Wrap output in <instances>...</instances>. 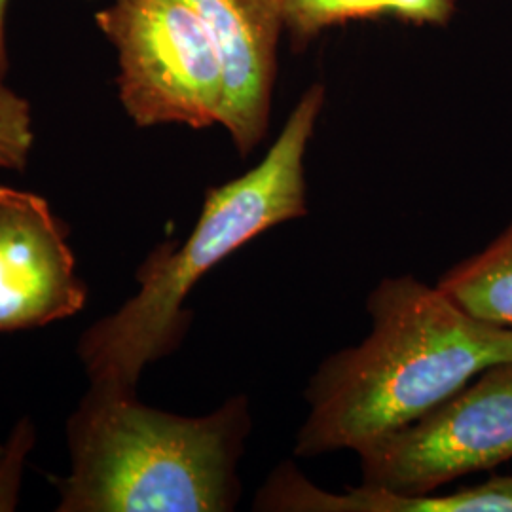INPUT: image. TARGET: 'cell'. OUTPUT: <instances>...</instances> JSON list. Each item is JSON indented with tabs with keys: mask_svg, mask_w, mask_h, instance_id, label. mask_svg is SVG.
Here are the masks:
<instances>
[{
	"mask_svg": "<svg viewBox=\"0 0 512 512\" xmlns=\"http://www.w3.org/2000/svg\"><path fill=\"white\" fill-rule=\"evenodd\" d=\"M366 313L370 334L329 355L306 385L296 458L355 452L512 361V330L476 319L416 275L384 277L366 296Z\"/></svg>",
	"mask_w": 512,
	"mask_h": 512,
	"instance_id": "6da1fadb",
	"label": "cell"
},
{
	"mask_svg": "<svg viewBox=\"0 0 512 512\" xmlns=\"http://www.w3.org/2000/svg\"><path fill=\"white\" fill-rule=\"evenodd\" d=\"M325 103V84L313 82L264 158L205 192L190 236L148 253L135 274L139 291L78 340L76 353L90 384L137 391L148 365L181 348L194 315L184 302L203 275L264 232L310 213L306 154Z\"/></svg>",
	"mask_w": 512,
	"mask_h": 512,
	"instance_id": "7a4b0ae2",
	"label": "cell"
},
{
	"mask_svg": "<svg viewBox=\"0 0 512 512\" xmlns=\"http://www.w3.org/2000/svg\"><path fill=\"white\" fill-rule=\"evenodd\" d=\"M253 418L247 395L205 416L141 403L90 384L67 421L71 469L52 478L59 512H230Z\"/></svg>",
	"mask_w": 512,
	"mask_h": 512,
	"instance_id": "3957f363",
	"label": "cell"
},
{
	"mask_svg": "<svg viewBox=\"0 0 512 512\" xmlns=\"http://www.w3.org/2000/svg\"><path fill=\"white\" fill-rule=\"evenodd\" d=\"M118 63V99L137 128L220 126L224 71L183 0H112L95 14Z\"/></svg>",
	"mask_w": 512,
	"mask_h": 512,
	"instance_id": "277c9868",
	"label": "cell"
},
{
	"mask_svg": "<svg viewBox=\"0 0 512 512\" xmlns=\"http://www.w3.org/2000/svg\"><path fill=\"white\" fill-rule=\"evenodd\" d=\"M363 484L425 495L512 459V361L480 372L418 420L355 450Z\"/></svg>",
	"mask_w": 512,
	"mask_h": 512,
	"instance_id": "5b68a950",
	"label": "cell"
},
{
	"mask_svg": "<svg viewBox=\"0 0 512 512\" xmlns=\"http://www.w3.org/2000/svg\"><path fill=\"white\" fill-rule=\"evenodd\" d=\"M69 228L46 198L0 186V332L40 329L84 310Z\"/></svg>",
	"mask_w": 512,
	"mask_h": 512,
	"instance_id": "8992f818",
	"label": "cell"
},
{
	"mask_svg": "<svg viewBox=\"0 0 512 512\" xmlns=\"http://www.w3.org/2000/svg\"><path fill=\"white\" fill-rule=\"evenodd\" d=\"M215 40L224 71L220 126L241 158L268 137L279 42L285 35L279 0H183Z\"/></svg>",
	"mask_w": 512,
	"mask_h": 512,
	"instance_id": "52a82bcc",
	"label": "cell"
},
{
	"mask_svg": "<svg viewBox=\"0 0 512 512\" xmlns=\"http://www.w3.org/2000/svg\"><path fill=\"white\" fill-rule=\"evenodd\" d=\"M253 511L512 512V475L492 476L450 494H395L365 484L334 494L315 486L293 459H287L258 488Z\"/></svg>",
	"mask_w": 512,
	"mask_h": 512,
	"instance_id": "ba28073f",
	"label": "cell"
},
{
	"mask_svg": "<svg viewBox=\"0 0 512 512\" xmlns=\"http://www.w3.org/2000/svg\"><path fill=\"white\" fill-rule=\"evenodd\" d=\"M285 35L294 52H304L332 27L353 21H397L412 27L452 23L456 0H279Z\"/></svg>",
	"mask_w": 512,
	"mask_h": 512,
	"instance_id": "9c48e42d",
	"label": "cell"
},
{
	"mask_svg": "<svg viewBox=\"0 0 512 512\" xmlns=\"http://www.w3.org/2000/svg\"><path fill=\"white\" fill-rule=\"evenodd\" d=\"M437 287L476 319L512 330V219L484 249L440 275Z\"/></svg>",
	"mask_w": 512,
	"mask_h": 512,
	"instance_id": "30bf717a",
	"label": "cell"
},
{
	"mask_svg": "<svg viewBox=\"0 0 512 512\" xmlns=\"http://www.w3.org/2000/svg\"><path fill=\"white\" fill-rule=\"evenodd\" d=\"M35 147L31 103L0 78V171H23Z\"/></svg>",
	"mask_w": 512,
	"mask_h": 512,
	"instance_id": "8fae6325",
	"label": "cell"
},
{
	"mask_svg": "<svg viewBox=\"0 0 512 512\" xmlns=\"http://www.w3.org/2000/svg\"><path fill=\"white\" fill-rule=\"evenodd\" d=\"M35 442V427L29 418L19 421L10 442L0 448V511H16L25 456Z\"/></svg>",
	"mask_w": 512,
	"mask_h": 512,
	"instance_id": "7c38bea8",
	"label": "cell"
},
{
	"mask_svg": "<svg viewBox=\"0 0 512 512\" xmlns=\"http://www.w3.org/2000/svg\"><path fill=\"white\" fill-rule=\"evenodd\" d=\"M8 2L0 0V78H6L8 74V48H6V14H8Z\"/></svg>",
	"mask_w": 512,
	"mask_h": 512,
	"instance_id": "4fadbf2b",
	"label": "cell"
},
{
	"mask_svg": "<svg viewBox=\"0 0 512 512\" xmlns=\"http://www.w3.org/2000/svg\"><path fill=\"white\" fill-rule=\"evenodd\" d=\"M0 448H2V446H0Z\"/></svg>",
	"mask_w": 512,
	"mask_h": 512,
	"instance_id": "5bb4252c",
	"label": "cell"
}]
</instances>
